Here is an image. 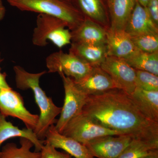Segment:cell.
I'll return each mask as SVG.
<instances>
[{
	"label": "cell",
	"mask_w": 158,
	"mask_h": 158,
	"mask_svg": "<svg viewBox=\"0 0 158 158\" xmlns=\"http://www.w3.org/2000/svg\"><path fill=\"white\" fill-rule=\"evenodd\" d=\"M131 37L138 50L147 53L158 52V34H145Z\"/></svg>",
	"instance_id": "cell-24"
},
{
	"label": "cell",
	"mask_w": 158,
	"mask_h": 158,
	"mask_svg": "<svg viewBox=\"0 0 158 158\" xmlns=\"http://www.w3.org/2000/svg\"><path fill=\"white\" fill-rule=\"evenodd\" d=\"M0 113L6 117L18 118L27 128L34 131L39 120V116L32 114L26 109L20 94L11 88L0 89Z\"/></svg>",
	"instance_id": "cell-8"
},
{
	"label": "cell",
	"mask_w": 158,
	"mask_h": 158,
	"mask_svg": "<svg viewBox=\"0 0 158 158\" xmlns=\"http://www.w3.org/2000/svg\"><path fill=\"white\" fill-rule=\"evenodd\" d=\"M1 62V56H0V62Z\"/></svg>",
	"instance_id": "cell-33"
},
{
	"label": "cell",
	"mask_w": 158,
	"mask_h": 158,
	"mask_svg": "<svg viewBox=\"0 0 158 158\" xmlns=\"http://www.w3.org/2000/svg\"><path fill=\"white\" fill-rule=\"evenodd\" d=\"M6 14V9L3 4V0H0V21L3 19Z\"/></svg>",
	"instance_id": "cell-29"
},
{
	"label": "cell",
	"mask_w": 158,
	"mask_h": 158,
	"mask_svg": "<svg viewBox=\"0 0 158 158\" xmlns=\"http://www.w3.org/2000/svg\"><path fill=\"white\" fill-rule=\"evenodd\" d=\"M82 112L105 127L133 139L158 140V123L145 117L119 89L89 95Z\"/></svg>",
	"instance_id": "cell-1"
},
{
	"label": "cell",
	"mask_w": 158,
	"mask_h": 158,
	"mask_svg": "<svg viewBox=\"0 0 158 158\" xmlns=\"http://www.w3.org/2000/svg\"><path fill=\"white\" fill-rule=\"evenodd\" d=\"M69 52L92 66H100L107 56L106 44L71 43Z\"/></svg>",
	"instance_id": "cell-19"
},
{
	"label": "cell",
	"mask_w": 158,
	"mask_h": 158,
	"mask_svg": "<svg viewBox=\"0 0 158 158\" xmlns=\"http://www.w3.org/2000/svg\"><path fill=\"white\" fill-rule=\"evenodd\" d=\"M141 158H158V151Z\"/></svg>",
	"instance_id": "cell-30"
},
{
	"label": "cell",
	"mask_w": 158,
	"mask_h": 158,
	"mask_svg": "<svg viewBox=\"0 0 158 158\" xmlns=\"http://www.w3.org/2000/svg\"><path fill=\"white\" fill-rule=\"evenodd\" d=\"M129 96L145 117L158 123V91H148L136 87Z\"/></svg>",
	"instance_id": "cell-18"
},
{
	"label": "cell",
	"mask_w": 158,
	"mask_h": 158,
	"mask_svg": "<svg viewBox=\"0 0 158 158\" xmlns=\"http://www.w3.org/2000/svg\"><path fill=\"white\" fill-rule=\"evenodd\" d=\"M100 67L110 76L117 89L129 95L134 92L136 88V70L124 59L107 56Z\"/></svg>",
	"instance_id": "cell-9"
},
{
	"label": "cell",
	"mask_w": 158,
	"mask_h": 158,
	"mask_svg": "<svg viewBox=\"0 0 158 158\" xmlns=\"http://www.w3.org/2000/svg\"><path fill=\"white\" fill-rule=\"evenodd\" d=\"M107 54L112 56L126 59L138 51L131 36L125 31L108 30Z\"/></svg>",
	"instance_id": "cell-16"
},
{
	"label": "cell",
	"mask_w": 158,
	"mask_h": 158,
	"mask_svg": "<svg viewBox=\"0 0 158 158\" xmlns=\"http://www.w3.org/2000/svg\"><path fill=\"white\" fill-rule=\"evenodd\" d=\"M135 70L136 87L148 91H158V76L148 72Z\"/></svg>",
	"instance_id": "cell-25"
},
{
	"label": "cell",
	"mask_w": 158,
	"mask_h": 158,
	"mask_svg": "<svg viewBox=\"0 0 158 158\" xmlns=\"http://www.w3.org/2000/svg\"><path fill=\"white\" fill-rule=\"evenodd\" d=\"M158 151V140L133 139L117 158H141Z\"/></svg>",
	"instance_id": "cell-23"
},
{
	"label": "cell",
	"mask_w": 158,
	"mask_h": 158,
	"mask_svg": "<svg viewBox=\"0 0 158 158\" xmlns=\"http://www.w3.org/2000/svg\"><path fill=\"white\" fill-rule=\"evenodd\" d=\"M137 1L141 6L145 7L147 6L148 3V2L149 0H137Z\"/></svg>",
	"instance_id": "cell-31"
},
{
	"label": "cell",
	"mask_w": 158,
	"mask_h": 158,
	"mask_svg": "<svg viewBox=\"0 0 158 158\" xmlns=\"http://www.w3.org/2000/svg\"><path fill=\"white\" fill-rule=\"evenodd\" d=\"M46 64L49 73H62L75 81L86 76L94 67L72 53L61 50L47 57Z\"/></svg>",
	"instance_id": "cell-6"
},
{
	"label": "cell",
	"mask_w": 158,
	"mask_h": 158,
	"mask_svg": "<svg viewBox=\"0 0 158 158\" xmlns=\"http://www.w3.org/2000/svg\"><path fill=\"white\" fill-rule=\"evenodd\" d=\"M20 144L19 148L15 143L6 144L0 151V158H40V152L31 151L34 144L29 139L20 138Z\"/></svg>",
	"instance_id": "cell-22"
},
{
	"label": "cell",
	"mask_w": 158,
	"mask_h": 158,
	"mask_svg": "<svg viewBox=\"0 0 158 158\" xmlns=\"http://www.w3.org/2000/svg\"><path fill=\"white\" fill-rule=\"evenodd\" d=\"M40 152V158H71L69 154L58 151L56 148L45 141Z\"/></svg>",
	"instance_id": "cell-26"
},
{
	"label": "cell",
	"mask_w": 158,
	"mask_h": 158,
	"mask_svg": "<svg viewBox=\"0 0 158 158\" xmlns=\"http://www.w3.org/2000/svg\"><path fill=\"white\" fill-rule=\"evenodd\" d=\"M17 137L27 138L32 141L35 147V152H40L44 144V140H39L34 130L27 128L19 129L7 121L6 116L0 113V147L8 139Z\"/></svg>",
	"instance_id": "cell-20"
},
{
	"label": "cell",
	"mask_w": 158,
	"mask_h": 158,
	"mask_svg": "<svg viewBox=\"0 0 158 158\" xmlns=\"http://www.w3.org/2000/svg\"><path fill=\"white\" fill-rule=\"evenodd\" d=\"M44 141L56 148H60L75 158H96L87 146L73 138L59 133L52 125L46 133Z\"/></svg>",
	"instance_id": "cell-12"
},
{
	"label": "cell",
	"mask_w": 158,
	"mask_h": 158,
	"mask_svg": "<svg viewBox=\"0 0 158 158\" xmlns=\"http://www.w3.org/2000/svg\"><path fill=\"white\" fill-rule=\"evenodd\" d=\"M8 3L22 11L51 15L67 23L70 31L77 28L85 18L71 3L62 0H7Z\"/></svg>",
	"instance_id": "cell-3"
},
{
	"label": "cell",
	"mask_w": 158,
	"mask_h": 158,
	"mask_svg": "<svg viewBox=\"0 0 158 158\" xmlns=\"http://www.w3.org/2000/svg\"><path fill=\"white\" fill-rule=\"evenodd\" d=\"M111 31H124L137 0H106Z\"/></svg>",
	"instance_id": "cell-17"
},
{
	"label": "cell",
	"mask_w": 158,
	"mask_h": 158,
	"mask_svg": "<svg viewBox=\"0 0 158 158\" xmlns=\"http://www.w3.org/2000/svg\"><path fill=\"white\" fill-rule=\"evenodd\" d=\"M10 88L11 87L6 81V74L2 73L0 70V89Z\"/></svg>",
	"instance_id": "cell-28"
},
{
	"label": "cell",
	"mask_w": 158,
	"mask_h": 158,
	"mask_svg": "<svg viewBox=\"0 0 158 158\" xmlns=\"http://www.w3.org/2000/svg\"><path fill=\"white\" fill-rule=\"evenodd\" d=\"M59 75L63 81L65 99L60 117L55 127L59 133L62 134L69 122L81 113L88 96L77 87L73 79L62 73Z\"/></svg>",
	"instance_id": "cell-7"
},
{
	"label": "cell",
	"mask_w": 158,
	"mask_h": 158,
	"mask_svg": "<svg viewBox=\"0 0 158 158\" xmlns=\"http://www.w3.org/2000/svg\"><path fill=\"white\" fill-rule=\"evenodd\" d=\"M62 134L85 145L91 140L102 136L122 135L99 124L83 112L69 122Z\"/></svg>",
	"instance_id": "cell-5"
},
{
	"label": "cell",
	"mask_w": 158,
	"mask_h": 158,
	"mask_svg": "<svg viewBox=\"0 0 158 158\" xmlns=\"http://www.w3.org/2000/svg\"><path fill=\"white\" fill-rule=\"evenodd\" d=\"M107 31L97 23L85 19L77 28L71 31V43L106 44Z\"/></svg>",
	"instance_id": "cell-14"
},
{
	"label": "cell",
	"mask_w": 158,
	"mask_h": 158,
	"mask_svg": "<svg viewBox=\"0 0 158 158\" xmlns=\"http://www.w3.org/2000/svg\"><path fill=\"white\" fill-rule=\"evenodd\" d=\"M133 138L127 135H107L91 140L86 144L96 158H117Z\"/></svg>",
	"instance_id": "cell-10"
},
{
	"label": "cell",
	"mask_w": 158,
	"mask_h": 158,
	"mask_svg": "<svg viewBox=\"0 0 158 158\" xmlns=\"http://www.w3.org/2000/svg\"><path fill=\"white\" fill-rule=\"evenodd\" d=\"M124 60L135 70L148 72L158 76V52L147 53L138 50Z\"/></svg>",
	"instance_id": "cell-21"
},
{
	"label": "cell",
	"mask_w": 158,
	"mask_h": 158,
	"mask_svg": "<svg viewBox=\"0 0 158 158\" xmlns=\"http://www.w3.org/2000/svg\"><path fill=\"white\" fill-rule=\"evenodd\" d=\"M145 8L153 22L158 26V0H149Z\"/></svg>",
	"instance_id": "cell-27"
},
{
	"label": "cell",
	"mask_w": 158,
	"mask_h": 158,
	"mask_svg": "<svg viewBox=\"0 0 158 158\" xmlns=\"http://www.w3.org/2000/svg\"><path fill=\"white\" fill-rule=\"evenodd\" d=\"M124 31L131 36L158 34V26L153 22L146 8L137 1Z\"/></svg>",
	"instance_id": "cell-15"
},
{
	"label": "cell",
	"mask_w": 158,
	"mask_h": 158,
	"mask_svg": "<svg viewBox=\"0 0 158 158\" xmlns=\"http://www.w3.org/2000/svg\"><path fill=\"white\" fill-rule=\"evenodd\" d=\"M71 3L85 19L109 30L110 17L106 0H71Z\"/></svg>",
	"instance_id": "cell-13"
},
{
	"label": "cell",
	"mask_w": 158,
	"mask_h": 158,
	"mask_svg": "<svg viewBox=\"0 0 158 158\" xmlns=\"http://www.w3.org/2000/svg\"><path fill=\"white\" fill-rule=\"evenodd\" d=\"M73 81L77 87L88 96L101 94L116 88L111 77L100 66H94L86 76Z\"/></svg>",
	"instance_id": "cell-11"
},
{
	"label": "cell",
	"mask_w": 158,
	"mask_h": 158,
	"mask_svg": "<svg viewBox=\"0 0 158 158\" xmlns=\"http://www.w3.org/2000/svg\"><path fill=\"white\" fill-rule=\"evenodd\" d=\"M71 34L67 23L56 17L39 14L33 31L32 43L34 45L44 47L48 41L59 48L71 43Z\"/></svg>",
	"instance_id": "cell-4"
},
{
	"label": "cell",
	"mask_w": 158,
	"mask_h": 158,
	"mask_svg": "<svg viewBox=\"0 0 158 158\" xmlns=\"http://www.w3.org/2000/svg\"><path fill=\"white\" fill-rule=\"evenodd\" d=\"M16 87L21 90L31 89L34 93L35 102L39 107V120L34 132L40 140H45L48 128L56 123V117L61 113L62 108L54 104L40 85V79L46 73V71L38 73H31L19 65L14 67Z\"/></svg>",
	"instance_id": "cell-2"
},
{
	"label": "cell",
	"mask_w": 158,
	"mask_h": 158,
	"mask_svg": "<svg viewBox=\"0 0 158 158\" xmlns=\"http://www.w3.org/2000/svg\"><path fill=\"white\" fill-rule=\"evenodd\" d=\"M62 1H65V2H71V0H62Z\"/></svg>",
	"instance_id": "cell-32"
}]
</instances>
